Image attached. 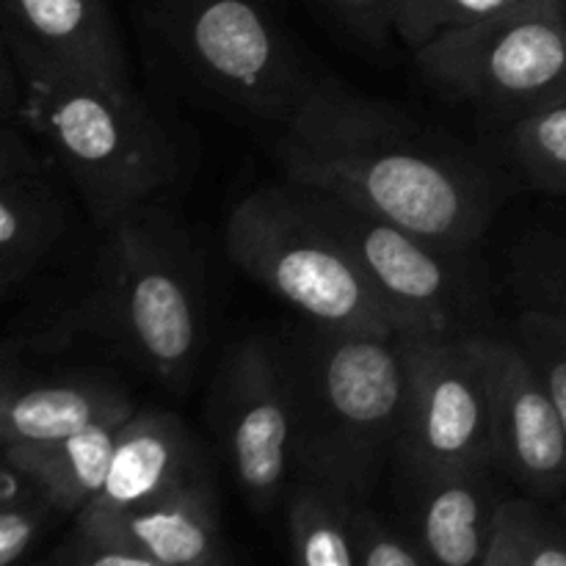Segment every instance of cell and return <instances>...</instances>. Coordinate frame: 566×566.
I'll return each mask as SVG.
<instances>
[{
    "label": "cell",
    "mask_w": 566,
    "mask_h": 566,
    "mask_svg": "<svg viewBox=\"0 0 566 566\" xmlns=\"http://www.w3.org/2000/svg\"><path fill=\"white\" fill-rule=\"evenodd\" d=\"M274 153L285 180L459 252H475L497 208L495 180L462 144L332 77L307 88Z\"/></svg>",
    "instance_id": "6da1fadb"
},
{
    "label": "cell",
    "mask_w": 566,
    "mask_h": 566,
    "mask_svg": "<svg viewBox=\"0 0 566 566\" xmlns=\"http://www.w3.org/2000/svg\"><path fill=\"white\" fill-rule=\"evenodd\" d=\"M103 232L92 291L59 329L97 337L180 390L208 340L202 252L188 227L158 202L130 210Z\"/></svg>",
    "instance_id": "7a4b0ae2"
},
{
    "label": "cell",
    "mask_w": 566,
    "mask_h": 566,
    "mask_svg": "<svg viewBox=\"0 0 566 566\" xmlns=\"http://www.w3.org/2000/svg\"><path fill=\"white\" fill-rule=\"evenodd\" d=\"M11 55L22 75V103L11 119L25 125L72 182L99 230L175 186L180 177L177 144L136 83Z\"/></svg>",
    "instance_id": "3957f363"
},
{
    "label": "cell",
    "mask_w": 566,
    "mask_h": 566,
    "mask_svg": "<svg viewBox=\"0 0 566 566\" xmlns=\"http://www.w3.org/2000/svg\"><path fill=\"white\" fill-rule=\"evenodd\" d=\"M285 348L296 392V475L365 501L401 434L409 385L403 340L304 321Z\"/></svg>",
    "instance_id": "277c9868"
},
{
    "label": "cell",
    "mask_w": 566,
    "mask_h": 566,
    "mask_svg": "<svg viewBox=\"0 0 566 566\" xmlns=\"http://www.w3.org/2000/svg\"><path fill=\"white\" fill-rule=\"evenodd\" d=\"M136 11L182 83L238 119L282 127L315 83L271 0H136Z\"/></svg>",
    "instance_id": "5b68a950"
},
{
    "label": "cell",
    "mask_w": 566,
    "mask_h": 566,
    "mask_svg": "<svg viewBox=\"0 0 566 566\" xmlns=\"http://www.w3.org/2000/svg\"><path fill=\"white\" fill-rule=\"evenodd\" d=\"M224 241L230 260L249 280L310 324L398 335L365 271L307 208L296 182H269L247 193L227 219Z\"/></svg>",
    "instance_id": "8992f818"
},
{
    "label": "cell",
    "mask_w": 566,
    "mask_h": 566,
    "mask_svg": "<svg viewBox=\"0 0 566 566\" xmlns=\"http://www.w3.org/2000/svg\"><path fill=\"white\" fill-rule=\"evenodd\" d=\"M293 182V180H291ZM379 293L401 337H468L490 329V296L475 252L440 247L335 193L298 186Z\"/></svg>",
    "instance_id": "52a82bcc"
},
{
    "label": "cell",
    "mask_w": 566,
    "mask_h": 566,
    "mask_svg": "<svg viewBox=\"0 0 566 566\" xmlns=\"http://www.w3.org/2000/svg\"><path fill=\"white\" fill-rule=\"evenodd\" d=\"M437 88L501 122L566 99V6L534 0L415 50Z\"/></svg>",
    "instance_id": "ba28073f"
},
{
    "label": "cell",
    "mask_w": 566,
    "mask_h": 566,
    "mask_svg": "<svg viewBox=\"0 0 566 566\" xmlns=\"http://www.w3.org/2000/svg\"><path fill=\"white\" fill-rule=\"evenodd\" d=\"M208 418L254 512H271L296 475V392L285 337L252 335L227 352Z\"/></svg>",
    "instance_id": "9c48e42d"
},
{
    "label": "cell",
    "mask_w": 566,
    "mask_h": 566,
    "mask_svg": "<svg viewBox=\"0 0 566 566\" xmlns=\"http://www.w3.org/2000/svg\"><path fill=\"white\" fill-rule=\"evenodd\" d=\"M484 335H398L407 352L409 385L396 457L407 479L495 464Z\"/></svg>",
    "instance_id": "30bf717a"
},
{
    "label": "cell",
    "mask_w": 566,
    "mask_h": 566,
    "mask_svg": "<svg viewBox=\"0 0 566 566\" xmlns=\"http://www.w3.org/2000/svg\"><path fill=\"white\" fill-rule=\"evenodd\" d=\"M495 464L531 497L566 492V426L517 337L484 335Z\"/></svg>",
    "instance_id": "8fae6325"
},
{
    "label": "cell",
    "mask_w": 566,
    "mask_h": 566,
    "mask_svg": "<svg viewBox=\"0 0 566 566\" xmlns=\"http://www.w3.org/2000/svg\"><path fill=\"white\" fill-rule=\"evenodd\" d=\"M61 175L20 119H0V285L9 296L55 252L70 227Z\"/></svg>",
    "instance_id": "7c38bea8"
},
{
    "label": "cell",
    "mask_w": 566,
    "mask_h": 566,
    "mask_svg": "<svg viewBox=\"0 0 566 566\" xmlns=\"http://www.w3.org/2000/svg\"><path fill=\"white\" fill-rule=\"evenodd\" d=\"M3 48L114 83H133L108 0H0Z\"/></svg>",
    "instance_id": "4fadbf2b"
},
{
    "label": "cell",
    "mask_w": 566,
    "mask_h": 566,
    "mask_svg": "<svg viewBox=\"0 0 566 566\" xmlns=\"http://www.w3.org/2000/svg\"><path fill=\"white\" fill-rule=\"evenodd\" d=\"M208 473L197 440L166 409L138 412L122 426L108 479L83 512L119 514L147 506Z\"/></svg>",
    "instance_id": "5bb4252c"
},
{
    "label": "cell",
    "mask_w": 566,
    "mask_h": 566,
    "mask_svg": "<svg viewBox=\"0 0 566 566\" xmlns=\"http://www.w3.org/2000/svg\"><path fill=\"white\" fill-rule=\"evenodd\" d=\"M75 520L116 528L158 566H219L227 562V542L208 473L147 506L119 514L81 512Z\"/></svg>",
    "instance_id": "9a60e30c"
},
{
    "label": "cell",
    "mask_w": 566,
    "mask_h": 566,
    "mask_svg": "<svg viewBox=\"0 0 566 566\" xmlns=\"http://www.w3.org/2000/svg\"><path fill=\"white\" fill-rule=\"evenodd\" d=\"M412 514L409 536L429 564L475 566L484 562L490 539L492 495L490 468H462L409 479Z\"/></svg>",
    "instance_id": "2e32d148"
},
{
    "label": "cell",
    "mask_w": 566,
    "mask_h": 566,
    "mask_svg": "<svg viewBox=\"0 0 566 566\" xmlns=\"http://www.w3.org/2000/svg\"><path fill=\"white\" fill-rule=\"evenodd\" d=\"M119 409H136V401L103 379L70 376L14 385L11 376H3L0 442L3 451L48 448Z\"/></svg>",
    "instance_id": "e0dca14e"
},
{
    "label": "cell",
    "mask_w": 566,
    "mask_h": 566,
    "mask_svg": "<svg viewBox=\"0 0 566 566\" xmlns=\"http://www.w3.org/2000/svg\"><path fill=\"white\" fill-rule=\"evenodd\" d=\"M133 415L136 409H119V412H111L83 426L81 431L55 446L31 448V451H3V457H11L22 468L36 473L61 514H81L103 490L119 431Z\"/></svg>",
    "instance_id": "ac0fdd59"
},
{
    "label": "cell",
    "mask_w": 566,
    "mask_h": 566,
    "mask_svg": "<svg viewBox=\"0 0 566 566\" xmlns=\"http://www.w3.org/2000/svg\"><path fill=\"white\" fill-rule=\"evenodd\" d=\"M363 497L329 481L293 475L285 495L287 536L293 556L307 566H357L354 558V517Z\"/></svg>",
    "instance_id": "d6986e66"
},
{
    "label": "cell",
    "mask_w": 566,
    "mask_h": 566,
    "mask_svg": "<svg viewBox=\"0 0 566 566\" xmlns=\"http://www.w3.org/2000/svg\"><path fill=\"white\" fill-rule=\"evenodd\" d=\"M481 566H566V523L534 497H497Z\"/></svg>",
    "instance_id": "ffe728a7"
},
{
    "label": "cell",
    "mask_w": 566,
    "mask_h": 566,
    "mask_svg": "<svg viewBox=\"0 0 566 566\" xmlns=\"http://www.w3.org/2000/svg\"><path fill=\"white\" fill-rule=\"evenodd\" d=\"M509 287L520 310L566 321V235L528 232L509 254Z\"/></svg>",
    "instance_id": "44dd1931"
},
{
    "label": "cell",
    "mask_w": 566,
    "mask_h": 566,
    "mask_svg": "<svg viewBox=\"0 0 566 566\" xmlns=\"http://www.w3.org/2000/svg\"><path fill=\"white\" fill-rule=\"evenodd\" d=\"M506 147L531 186L566 197V99L542 105L512 122Z\"/></svg>",
    "instance_id": "7402d4cb"
},
{
    "label": "cell",
    "mask_w": 566,
    "mask_h": 566,
    "mask_svg": "<svg viewBox=\"0 0 566 566\" xmlns=\"http://www.w3.org/2000/svg\"><path fill=\"white\" fill-rule=\"evenodd\" d=\"M61 514L36 473L3 457L0 468V566L28 556L42 539L48 520Z\"/></svg>",
    "instance_id": "603a6c76"
},
{
    "label": "cell",
    "mask_w": 566,
    "mask_h": 566,
    "mask_svg": "<svg viewBox=\"0 0 566 566\" xmlns=\"http://www.w3.org/2000/svg\"><path fill=\"white\" fill-rule=\"evenodd\" d=\"M534 0H398L396 33L412 50L457 28L501 17Z\"/></svg>",
    "instance_id": "cb8c5ba5"
},
{
    "label": "cell",
    "mask_w": 566,
    "mask_h": 566,
    "mask_svg": "<svg viewBox=\"0 0 566 566\" xmlns=\"http://www.w3.org/2000/svg\"><path fill=\"white\" fill-rule=\"evenodd\" d=\"M514 337L539 370L566 426V321L523 310L514 324Z\"/></svg>",
    "instance_id": "d4e9b609"
},
{
    "label": "cell",
    "mask_w": 566,
    "mask_h": 566,
    "mask_svg": "<svg viewBox=\"0 0 566 566\" xmlns=\"http://www.w3.org/2000/svg\"><path fill=\"white\" fill-rule=\"evenodd\" d=\"M50 564L59 566H158L142 547L108 525L75 520Z\"/></svg>",
    "instance_id": "484cf974"
},
{
    "label": "cell",
    "mask_w": 566,
    "mask_h": 566,
    "mask_svg": "<svg viewBox=\"0 0 566 566\" xmlns=\"http://www.w3.org/2000/svg\"><path fill=\"white\" fill-rule=\"evenodd\" d=\"M354 558L357 566H418L429 564L426 553L409 534H398L365 503L354 517Z\"/></svg>",
    "instance_id": "4316f807"
},
{
    "label": "cell",
    "mask_w": 566,
    "mask_h": 566,
    "mask_svg": "<svg viewBox=\"0 0 566 566\" xmlns=\"http://www.w3.org/2000/svg\"><path fill=\"white\" fill-rule=\"evenodd\" d=\"M337 28L368 44H381L396 33L398 0H315Z\"/></svg>",
    "instance_id": "83f0119b"
},
{
    "label": "cell",
    "mask_w": 566,
    "mask_h": 566,
    "mask_svg": "<svg viewBox=\"0 0 566 566\" xmlns=\"http://www.w3.org/2000/svg\"><path fill=\"white\" fill-rule=\"evenodd\" d=\"M564 6H566V0H564Z\"/></svg>",
    "instance_id": "f1b7e54d"
},
{
    "label": "cell",
    "mask_w": 566,
    "mask_h": 566,
    "mask_svg": "<svg viewBox=\"0 0 566 566\" xmlns=\"http://www.w3.org/2000/svg\"><path fill=\"white\" fill-rule=\"evenodd\" d=\"M564 523H566V520H564Z\"/></svg>",
    "instance_id": "f546056e"
}]
</instances>
